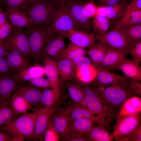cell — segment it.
<instances>
[{
  "mask_svg": "<svg viewBox=\"0 0 141 141\" xmlns=\"http://www.w3.org/2000/svg\"><path fill=\"white\" fill-rule=\"evenodd\" d=\"M89 140L95 141H111L113 138L112 134H110L103 126H93L87 133Z\"/></svg>",
  "mask_w": 141,
  "mask_h": 141,
  "instance_id": "d6a6232c",
  "label": "cell"
},
{
  "mask_svg": "<svg viewBox=\"0 0 141 141\" xmlns=\"http://www.w3.org/2000/svg\"><path fill=\"white\" fill-rule=\"evenodd\" d=\"M25 31L30 43L31 57L36 60L43 57L44 48L55 33L48 27L33 24L26 28Z\"/></svg>",
  "mask_w": 141,
  "mask_h": 141,
  "instance_id": "7a4b0ae2",
  "label": "cell"
},
{
  "mask_svg": "<svg viewBox=\"0 0 141 141\" xmlns=\"http://www.w3.org/2000/svg\"><path fill=\"white\" fill-rule=\"evenodd\" d=\"M97 68V71L94 80L95 81L105 86L116 85L127 89L130 78L125 76L120 75L109 71Z\"/></svg>",
  "mask_w": 141,
  "mask_h": 141,
  "instance_id": "5bb4252c",
  "label": "cell"
},
{
  "mask_svg": "<svg viewBox=\"0 0 141 141\" xmlns=\"http://www.w3.org/2000/svg\"><path fill=\"white\" fill-rule=\"evenodd\" d=\"M55 4H58L60 2L63 3L72 2H81V0H52V1Z\"/></svg>",
  "mask_w": 141,
  "mask_h": 141,
  "instance_id": "11a10c76",
  "label": "cell"
},
{
  "mask_svg": "<svg viewBox=\"0 0 141 141\" xmlns=\"http://www.w3.org/2000/svg\"><path fill=\"white\" fill-rule=\"evenodd\" d=\"M14 28L11 23L7 20L0 25V41H3L10 35Z\"/></svg>",
  "mask_w": 141,
  "mask_h": 141,
  "instance_id": "bcb514c9",
  "label": "cell"
},
{
  "mask_svg": "<svg viewBox=\"0 0 141 141\" xmlns=\"http://www.w3.org/2000/svg\"><path fill=\"white\" fill-rule=\"evenodd\" d=\"M92 18V25L96 34L106 32L110 25V20L104 16L99 15H97Z\"/></svg>",
  "mask_w": 141,
  "mask_h": 141,
  "instance_id": "d590c367",
  "label": "cell"
},
{
  "mask_svg": "<svg viewBox=\"0 0 141 141\" xmlns=\"http://www.w3.org/2000/svg\"><path fill=\"white\" fill-rule=\"evenodd\" d=\"M10 105L13 111L17 115L26 113L33 108L32 106L21 95L15 92L10 97Z\"/></svg>",
  "mask_w": 141,
  "mask_h": 141,
  "instance_id": "4316f807",
  "label": "cell"
},
{
  "mask_svg": "<svg viewBox=\"0 0 141 141\" xmlns=\"http://www.w3.org/2000/svg\"><path fill=\"white\" fill-rule=\"evenodd\" d=\"M113 22V28L131 26L141 23V10L125 15Z\"/></svg>",
  "mask_w": 141,
  "mask_h": 141,
  "instance_id": "f1b7e54d",
  "label": "cell"
},
{
  "mask_svg": "<svg viewBox=\"0 0 141 141\" xmlns=\"http://www.w3.org/2000/svg\"><path fill=\"white\" fill-rule=\"evenodd\" d=\"M5 58L11 70L16 72L29 66L28 61L23 55L16 49L9 45Z\"/></svg>",
  "mask_w": 141,
  "mask_h": 141,
  "instance_id": "ac0fdd59",
  "label": "cell"
},
{
  "mask_svg": "<svg viewBox=\"0 0 141 141\" xmlns=\"http://www.w3.org/2000/svg\"><path fill=\"white\" fill-rule=\"evenodd\" d=\"M34 119L33 112L27 113L0 127V131L10 134L12 137V141L31 139L33 132Z\"/></svg>",
  "mask_w": 141,
  "mask_h": 141,
  "instance_id": "6da1fadb",
  "label": "cell"
},
{
  "mask_svg": "<svg viewBox=\"0 0 141 141\" xmlns=\"http://www.w3.org/2000/svg\"><path fill=\"white\" fill-rule=\"evenodd\" d=\"M71 61L74 70L77 68L85 67L92 64L90 58L85 56L77 57Z\"/></svg>",
  "mask_w": 141,
  "mask_h": 141,
  "instance_id": "ee69618b",
  "label": "cell"
},
{
  "mask_svg": "<svg viewBox=\"0 0 141 141\" xmlns=\"http://www.w3.org/2000/svg\"><path fill=\"white\" fill-rule=\"evenodd\" d=\"M117 119L112 135L120 140L131 134L140 124V114L124 116Z\"/></svg>",
  "mask_w": 141,
  "mask_h": 141,
  "instance_id": "52a82bcc",
  "label": "cell"
},
{
  "mask_svg": "<svg viewBox=\"0 0 141 141\" xmlns=\"http://www.w3.org/2000/svg\"><path fill=\"white\" fill-rule=\"evenodd\" d=\"M101 6H109L115 5L120 2L119 0H98Z\"/></svg>",
  "mask_w": 141,
  "mask_h": 141,
  "instance_id": "f907efd6",
  "label": "cell"
},
{
  "mask_svg": "<svg viewBox=\"0 0 141 141\" xmlns=\"http://www.w3.org/2000/svg\"><path fill=\"white\" fill-rule=\"evenodd\" d=\"M139 10H141V0H133L130 4H127L125 8L112 20V22L125 15Z\"/></svg>",
  "mask_w": 141,
  "mask_h": 141,
  "instance_id": "ab89813d",
  "label": "cell"
},
{
  "mask_svg": "<svg viewBox=\"0 0 141 141\" xmlns=\"http://www.w3.org/2000/svg\"><path fill=\"white\" fill-rule=\"evenodd\" d=\"M63 33H55L45 45L43 52V57L46 56L55 60L60 59L66 47Z\"/></svg>",
  "mask_w": 141,
  "mask_h": 141,
  "instance_id": "7c38bea8",
  "label": "cell"
},
{
  "mask_svg": "<svg viewBox=\"0 0 141 141\" xmlns=\"http://www.w3.org/2000/svg\"><path fill=\"white\" fill-rule=\"evenodd\" d=\"M12 137L10 134L0 131V141H12Z\"/></svg>",
  "mask_w": 141,
  "mask_h": 141,
  "instance_id": "816d5d0a",
  "label": "cell"
},
{
  "mask_svg": "<svg viewBox=\"0 0 141 141\" xmlns=\"http://www.w3.org/2000/svg\"><path fill=\"white\" fill-rule=\"evenodd\" d=\"M10 98L0 103V127L10 122L18 115L10 107Z\"/></svg>",
  "mask_w": 141,
  "mask_h": 141,
  "instance_id": "4dcf8cb0",
  "label": "cell"
},
{
  "mask_svg": "<svg viewBox=\"0 0 141 141\" xmlns=\"http://www.w3.org/2000/svg\"><path fill=\"white\" fill-rule=\"evenodd\" d=\"M70 107L62 109L52 115L50 121L55 131L62 136L67 128L70 121Z\"/></svg>",
  "mask_w": 141,
  "mask_h": 141,
  "instance_id": "e0dca14e",
  "label": "cell"
},
{
  "mask_svg": "<svg viewBox=\"0 0 141 141\" xmlns=\"http://www.w3.org/2000/svg\"><path fill=\"white\" fill-rule=\"evenodd\" d=\"M32 110L35 119L33 132L31 139L42 141L55 110L53 107L37 106L33 108Z\"/></svg>",
  "mask_w": 141,
  "mask_h": 141,
  "instance_id": "8992f818",
  "label": "cell"
},
{
  "mask_svg": "<svg viewBox=\"0 0 141 141\" xmlns=\"http://www.w3.org/2000/svg\"><path fill=\"white\" fill-rule=\"evenodd\" d=\"M128 54L131 56L132 60L139 65L141 61V41L130 44L125 49Z\"/></svg>",
  "mask_w": 141,
  "mask_h": 141,
  "instance_id": "f35d334b",
  "label": "cell"
},
{
  "mask_svg": "<svg viewBox=\"0 0 141 141\" xmlns=\"http://www.w3.org/2000/svg\"><path fill=\"white\" fill-rule=\"evenodd\" d=\"M20 85L8 75H0V103L9 99Z\"/></svg>",
  "mask_w": 141,
  "mask_h": 141,
  "instance_id": "cb8c5ba5",
  "label": "cell"
},
{
  "mask_svg": "<svg viewBox=\"0 0 141 141\" xmlns=\"http://www.w3.org/2000/svg\"><path fill=\"white\" fill-rule=\"evenodd\" d=\"M9 48V45L5 40L0 41V58L5 57Z\"/></svg>",
  "mask_w": 141,
  "mask_h": 141,
  "instance_id": "681fc988",
  "label": "cell"
},
{
  "mask_svg": "<svg viewBox=\"0 0 141 141\" xmlns=\"http://www.w3.org/2000/svg\"><path fill=\"white\" fill-rule=\"evenodd\" d=\"M110 48L105 43L99 41L89 48L87 54L92 63L96 66L101 62Z\"/></svg>",
  "mask_w": 141,
  "mask_h": 141,
  "instance_id": "484cf974",
  "label": "cell"
},
{
  "mask_svg": "<svg viewBox=\"0 0 141 141\" xmlns=\"http://www.w3.org/2000/svg\"><path fill=\"white\" fill-rule=\"evenodd\" d=\"M128 54L126 50L110 48L101 62L95 66L99 68L109 71L118 70L122 60Z\"/></svg>",
  "mask_w": 141,
  "mask_h": 141,
  "instance_id": "9a60e30c",
  "label": "cell"
},
{
  "mask_svg": "<svg viewBox=\"0 0 141 141\" xmlns=\"http://www.w3.org/2000/svg\"><path fill=\"white\" fill-rule=\"evenodd\" d=\"M84 93V101L87 109L97 116L102 125L106 122L105 118L113 110V108L103 101L91 87H83Z\"/></svg>",
  "mask_w": 141,
  "mask_h": 141,
  "instance_id": "277c9868",
  "label": "cell"
},
{
  "mask_svg": "<svg viewBox=\"0 0 141 141\" xmlns=\"http://www.w3.org/2000/svg\"><path fill=\"white\" fill-rule=\"evenodd\" d=\"M63 3L79 30L90 32L92 27L91 22L84 11V2H77Z\"/></svg>",
  "mask_w": 141,
  "mask_h": 141,
  "instance_id": "ba28073f",
  "label": "cell"
},
{
  "mask_svg": "<svg viewBox=\"0 0 141 141\" xmlns=\"http://www.w3.org/2000/svg\"><path fill=\"white\" fill-rule=\"evenodd\" d=\"M115 28L121 32L130 43L141 40V23L131 26Z\"/></svg>",
  "mask_w": 141,
  "mask_h": 141,
  "instance_id": "1f68e13d",
  "label": "cell"
},
{
  "mask_svg": "<svg viewBox=\"0 0 141 141\" xmlns=\"http://www.w3.org/2000/svg\"><path fill=\"white\" fill-rule=\"evenodd\" d=\"M121 70L127 78L133 80H141V67L135 63L132 59L126 57L120 62L118 70Z\"/></svg>",
  "mask_w": 141,
  "mask_h": 141,
  "instance_id": "d4e9b609",
  "label": "cell"
},
{
  "mask_svg": "<svg viewBox=\"0 0 141 141\" xmlns=\"http://www.w3.org/2000/svg\"><path fill=\"white\" fill-rule=\"evenodd\" d=\"M66 87L73 101L76 104H82L84 101V93L83 87L72 82L67 83Z\"/></svg>",
  "mask_w": 141,
  "mask_h": 141,
  "instance_id": "836d02e7",
  "label": "cell"
},
{
  "mask_svg": "<svg viewBox=\"0 0 141 141\" xmlns=\"http://www.w3.org/2000/svg\"><path fill=\"white\" fill-rule=\"evenodd\" d=\"M60 135L54 129L50 121L44 133L43 140L45 141H58Z\"/></svg>",
  "mask_w": 141,
  "mask_h": 141,
  "instance_id": "b9f144b4",
  "label": "cell"
},
{
  "mask_svg": "<svg viewBox=\"0 0 141 141\" xmlns=\"http://www.w3.org/2000/svg\"><path fill=\"white\" fill-rule=\"evenodd\" d=\"M11 70L5 57L0 58V75H8Z\"/></svg>",
  "mask_w": 141,
  "mask_h": 141,
  "instance_id": "c3c4849f",
  "label": "cell"
},
{
  "mask_svg": "<svg viewBox=\"0 0 141 141\" xmlns=\"http://www.w3.org/2000/svg\"><path fill=\"white\" fill-rule=\"evenodd\" d=\"M60 75L63 80L72 79L74 74L72 61L67 58H62L56 60Z\"/></svg>",
  "mask_w": 141,
  "mask_h": 141,
  "instance_id": "f546056e",
  "label": "cell"
},
{
  "mask_svg": "<svg viewBox=\"0 0 141 141\" xmlns=\"http://www.w3.org/2000/svg\"><path fill=\"white\" fill-rule=\"evenodd\" d=\"M40 0H27L24 9L33 5Z\"/></svg>",
  "mask_w": 141,
  "mask_h": 141,
  "instance_id": "9f6ffc18",
  "label": "cell"
},
{
  "mask_svg": "<svg viewBox=\"0 0 141 141\" xmlns=\"http://www.w3.org/2000/svg\"><path fill=\"white\" fill-rule=\"evenodd\" d=\"M51 0V1H52V0Z\"/></svg>",
  "mask_w": 141,
  "mask_h": 141,
  "instance_id": "680465c9",
  "label": "cell"
},
{
  "mask_svg": "<svg viewBox=\"0 0 141 141\" xmlns=\"http://www.w3.org/2000/svg\"><path fill=\"white\" fill-rule=\"evenodd\" d=\"M5 40L9 46L20 51L27 60L31 57L28 38L22 28L14 27L11 34Z\"/></svg>",
  "mask_w": 141,
  "mask_h": 141,
  "instance_id": "30bf717a",
  "label": "cell"
},
{
  "mask_svg": "<svg viewBox=\"0 0 141 141\" xmlns=\"http://www.w3.org/2000/svg\"><path fill=\"white\" fill-rule=\"evenodd\" d=\"M74 44L82 48H90L95 42V34L80 30H72L63 33Z\"/></svg>",
  "mask_w": 141,
  "mask_h": 141,
  "instance_id": "2e32d148",
  "label": "cell"
},
{
  "mask_svg": "<svg viewBox=\"0 0 141 141\" xmlns=\"http://www.w3.org/2000/svg\"><path fill=\"white\" fill-rule=\"evenodd\" d=\"M133 96L127 89L118 86H105L102 100L113 108L121 106L128 98Z\"/></svg>",
  "mask_w": 141,
  "mask_h": 141,
  "instance_id": "9c48e42d",
  "label": "cell"
},
{
  "mask_svg": "<svg viewBox=\"0 0 141 141\" xmlns=\"http://www.w3.org/2000/svg\"><path fill=\"white\" fill-rule=\"evenodd\" d=\"M7 17L5 11L0 7V25L5 22L7 20Z\"/></svg>",
  "mask_w": 141,
  "mask_h": 141,
  "instance_id": "db71d44e",
  "label": "cell"
},
{
  "mask_svg": "<svg viewBox=\"0 0 141 141\" xmlns=\"http://www.w3.org/2000/svg\"><path fill=\"white\" fill-rule=\"evenodd\" d=\"M27 0H1V3L5 8H15L22 11L25 8Z\"/></svg>",
  "mask_w": 141,
  "mask_h": 141,
  "instance_id": "7bdbcfd3",
  "label": "cell"
},
{
  "mask_svg": "<svg viewBox=\"0 0 141 141\" xmlns=\"http://www.w3.org/2000/svg\"><path fill=\"white\" fill-rule=\"evenodd\" d=\"M87 52L85 48L78 46L70 42L66 48L60 59L65 58L72 60L77 57L85 56Z\"/></svg>",
  "mask_w": 141,
  "mask_h": 141,
  "instance_id": "8d00e7d4",
  "label": "cell"
},
{
  "mask_svg": "<svg viewBox=\"0 0 141 141\" xmlns=\"http://www.w3.org/2000/svg\"><path fill=\"white\" fill-rule=\"evenodd\" d=\"M83 8L85 14L89 19L93 18L97 14L98 6L96 5L93 0L84 3Z\"/></svg>",
  "mask_w": 141,
  "mask_h": 141,
  "instance_id": "60d3db41",
  "label": "cell"
},
{
  "mask_svg": "<svg viewBox=\"0 0 141 141\" xmlns=\"http://www.w3.org/2000/svg\"><path fill=\"white\" fill-rule=\"evenodd\" d=\"M28 81L31 85L40 89L51 88V85L49 80L43 77L36 78Z\"/></svg>",
  "mask_w": 141,
  "mask_h": 141,
  "instance_id": "f6af8a7d",
  "label": "cell"
},
{
  "mask_svg": "<svg viewBox=\"0 0 141 141\" xmlns=\"http://www.w3.org/2000/svg\"><path fill=\"white\" fill-rule=\"evenodd\" d=\"M95 122L93 120L86 118L70 121L67 128L61 136L71 141L79 134H87Z\"/></svg>",
  "mask_w": 141,
  "mask_h": 141,
  "instance_id": "4fadbf2b",
  "label": "cell"
},
{
  "mask_svg": "<svg viewBox=\"0 0 141 141\" xmlns=\"http://www.w3.org/2000/svg\"><path fill=\"white\" fill-rule=\"evenodd\" d=\"M60 96V93L52 88L44 89L42 92L39 104L43 107H53L59 99Z\"/></svg>",
  "mask_w": 141,
  "mask_h": 141,
  "instance_id": "e575fe53",
  "label": "cell"
},
{
  "mask_svg": "<svg viewBox=\"0 0 141 141\" xmlns=\"http://www.w3.org/2000/svg\"><path fill=\"white\" fill-rule=\"evenodd\" d=\"M78 79L85 84L91 83L95 79L97 71V68L93 64L74 70Z\"/></svg>",
  "mask_w": 141,
  "mask_h": 141,
  "instance_id": "83f0119b",
  "label": "cell"
},
{
  "mask_svg": "<svg viewBox=\"0 0 141 141\" xmlns=\"http://www.w3.org/2000/svg\"><path fill=\"white\" fill-rule=\"evenodd\" d=\"M43 61L45 74L51 84V88L59 93V74L56 60L49 57L44 56Z\"/></svg>",
  "mask_w": 141,
  "mask_h": 141,
  "instance_id": "ffe728a7",
  "label": "cell"
},
{
  "mask_svg": "<svg viewBox=\"0 0 141 141\" xmlns=\"http://www.w3.org/2000/svg\"><path fill=\"white\" fill-rule=\"evenodd\" d=\"M127 4V2H125L112 6H102L104 16L109 20H113Z\"/></svg>",
  "mask_w": 141,
  "mask_h": 141,
  "instance_id": "74e56055",
  "label": "cell"
},
{
  "mask_svg": "<svg viewBox=\"0 0 141 141\" xmlns=\"http://www.w3.org/2000/svg\"><path fill=\"white\" fill-rule=\"evenodd\" d=\"M52 1L40 0L22 11L31 19L34 24L48 27L54 17L57 7Z\"/></svg>",
  "mask_w": 141,
  "mask_h": 141,
  "instance_id": "3957f363",
  "label": "cell"
},
{
  "mask_svg": "<svg viewBox=\"0 0 141 141\" xmlns=\"http://www.w3.org/2000/svg\"><path fill=\"white\" fill-rule=\"evenodd\" d=\"M15 91L32 106L39 105L42 92L40 89L31 85H20Z\"/></svg>",
  "mask_w": 141,
  "mask_h": 141,
  "instance_id": "44dd1931",
  "label": "cell"
},
{
  "mask_svg": "<svg viewBox=\"0 0 141 141\" xmlns=\"http://www.w3.org/2000/svg\"><path fill=\"white\" fill-rule=\"evenodd\" d=\"M45 74L43 66L36 65L27 67L16 72L12 77L15 81L20 83L28 81L36 78L43 77Z\"/></svg>",
  "mask_w": 141,
  "mask_h": 141,
  "instance_id": "603a6c76",
  "label": "cell"
},
{
  "mask_svg": "<svg viewBox=\"0 0 141 141\" xmlns=\"http://www.w3.org/2000/svg\"><path fill=\"white\" fill-rule=\"evenodd\" d=\"M5 9L7 18L14 27L26 28L34 24L31 18L23 12L15 8L6 7Z\"/></svg>",
  "mask_w": 141,
  "mask_h": 141,
  "instance_id": "d6986e66",
  "label": "cell"
},
{
  "mask_svg": "<svg viewBox=\"0 0 141 141\" xmlns=\"http://www.w3.org/2000/svg\"><path fill=\"white\" fill-rule=\"evenodd\" d=\"M141 112V99L140 97L132 96L123 103L116 118L121 117L140 114Z\"/></svg>",
  "mask_w": 141,
  "mask_h": 141,
  "instance_id": "7402d4cb",
  "label": "cell"
},
{
  "mask_svg": "<svg viewBox=\"0 0 141 141\" xmlns=\"http://www.w3.org/2000/svg\"><path fill=\"white\" fill-rule=\"evenodd\" d=\"M120 2H127L128 0H119Z\"/></svg>",
  "mask_w": 141,
  "mask_h": 141,
  "instance_id": "6f0895ef",
  "label": "cell"
},
{
  "mask_svg": "<svg viewBox=\"0 0 141 141\" xmlns=\"http://www.w3.org/2000/svg\"><path fill=\"white\" fill-rule=\"evenodd\" d=\"M95 38L113 49L125 50L131 44L123 34L115 28L107 32L96 34Z\"/></svg>",
  "mask_w": 141,
  "mask_h": 141,
  "instance_id": "8fae6325",
  "label": "cell"
},
{
  "mask_svg": "<svg viewBox=\"0 0 141 141\" xmlns=\"http://www.w3.org/2000/svg\"><path fill=\"white\" fill-rule=\"evenodd\" d=\"M55 33H64L72 30H79L63 2H59L51 24L48 27Z\"/></svg>",
  "mask_w": 141,
  "mask_h": 141,
  "instance_id": "5b68a950",
  "label": "cell"
},
{
  "mask_svg": "<svg viewBox=\"0 0 141 141\" xmlns=\"http://www.w3.org/2000/svg\"><path fill=\"white\" fill-rule=\"evenodd\" d=\"M138 81L130 78L127 89L129 90L133 96L140 97L141 95V83Z\"/></svg>",
  "mask_w": 141,
  "mask_h": 141,
  "instance_id": "7dc6e473",
  "label": "cell"
},
{
  "mask_svg": "<svg viewBox=\"0 0 141 141\" xmlns=\"http://www.w3.org/2000/svg\"></svg>",
  "mask_w": 141,
  "mask_h": 141,
  "instance_id": "91938a15",
  "label": "cell"
},
{
  "mask_svg": "<svg viewBox=\"0 0 141 141\" xmlns=\"http://www.w3.org/2000/svg\"><path fill=\"white\" fill-rule=\"evenodd\" d=\"M89 140L87 134H79L75 137L71 141H84Z\"/></svg>",
  "mask_w": 141,
  "mask_h": 141,
  "instance_id": "f5cc1de1",
  "label": "cell"
}]
</instances>
